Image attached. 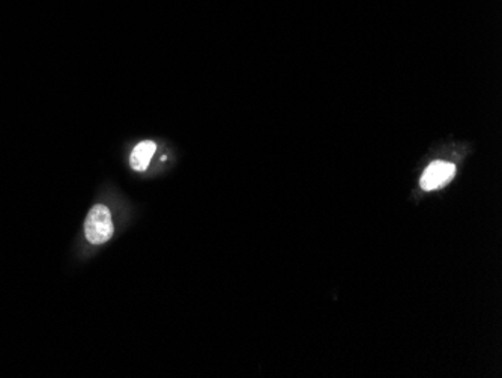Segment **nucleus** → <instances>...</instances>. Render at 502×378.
I'll list each match as a JSON object with an SVG mask.
<instances>
[{
  "mask_svg": "<svg viewBox=\"0 0 502 378\" xmlns=\"http://www.w3.org/2000/svg\"><path fill=\"white\" fill-rule=\"evenodd\" d=\"M454 174H456V166L453 163L438 160V162H434L427 166L422 179H419V186L427 191L436 190L450 182Z\"/></svg>",
  "mask_w": 502,
  "mask_h": 378,
  "instance_id": "2",
  "label": "nucleus"
},
{
  "mask_svg": "<svg viewBox=\"0 0 502 378\" xmlns=\"http://www.w3.org/2000/svg\"><path fill=\"white\" fill-rule=\"evenodd\" d=\"M155 151H157V145L154 142H150V141L140 142L134 148V151L131 154V160H130L131 167L137 172L146 170L150 163V158H153Z\"/></svg>",
  "mask_w": 502,
  "mask_h": 378,
  "instance_id": "3",
  "label": "nucleus"
},
{
  "mask_svg": "<svg viewBox=\"0 0 502 378\" xmlns=\"http://www.w3.org/2000/svg\"><path fill=\"white\" fill-rule=\"evenodd\" d=\"M85 234L93 244H102L109 242L113 235V222L107 207H104V205L92 207L85 223Z\"/></svg>",
  "mask_w": 502,
  "mask_h": 378,
  "instance_id": "1",
  "label": "nucleus"
}]
</instances>
